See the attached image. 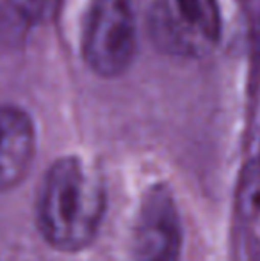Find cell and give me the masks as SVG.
Listing matches in <instances>:
<instances>
[{
  "label": "cell",
  "mask_w": 260,
  "mask_h": 261,
  "mask_svg": "<svg viewBox=\"0 0 260 261\" xmlns=\"http://www.w3.org/2000/svg\"><path fill=\"white\" fill-rule=\"evenodd\" d=\"M146 32L166 55L205 57L221 41V7L218 0H153L146 13Z\"/></svg>",
  "instance_id": "cell-2"
},
{
  "label": "cell",
  "mask_w": 260,
  "mask_h": 261,
  "mask_svg": "<svg viewBox=\"0 0 260 261\" xmlns=\"http://www.w3.org/2000/svg\"><path fill=\"white\" fill-rule=\"evenodd\" d=\"M134 0H89L80 32L87 68L102 79L123 75L137 54Z\"/></svg>",
  "instance_id": "cell-3"
},
{
  "label": "cell",
  "mask_w": 260,
  "mask_h": 261,
  "mask_svg": "<svg viewBox=\"0 0 260 261\" xmlns=\"http://www.w3.org/2000/svg\"><path fill=\"white\" fill-rule=\"evenodd\" d=\"M43 13L38 0H0V45L20 38Z\"/></svg>",
  "instance_id": "cell-6"
},
{
  "label": "cell",
  "mask_w": 260,
  "mask_h": 261,
  "mask_svg": "<svg viewBox=\"0 0 260 261\" xmlns=\"http://www.w3.org/2000/svg\"><path fill=\"white\" fill-rule=\"evenodd\" d=\"M130 261H182V226L177 203L166 185L145 190L137 208Z\"/></svg>",
  "instance_id": "cell-4"
},
{
  "label": "cell",
  "mask_w": 260,
  "mask_h": 261,
  "mask_svg": "<svg viewBox=\"0 0 260 261\" xmlns=\"http://www.w3.org/2000/svg\"><path fill=\"white\" fill-rule=\"evenodd\" d=\"M107 210L105 183L79 156L57 158L39 187V233L54 249L79 252L100 233Z\"/></svg>",
  "instance_id": "cell-1"
},
{
  "label": "cell",
  "mask_w": 260,
  "mask_h": 261,
  "mask_svg": "<svg viewBox=\"0 0 260 261\" xmlns=\"http://www.w3.org/2000/svg\"><path fill=\"white\" fill-rule=\"evenodd\" d=\"M36 153V130L27 112L0 107V192L25 178Z\"/></svg>",
  "instance_id": "cell-5"
},
{
  "label": "cell",
  "mask_w": 260,
  "mask_h": 261,
  "mask_svg": "<svg viewBox=\"0 0 260 261\" xmlns=\"http://www.w3.org/2000/svg\"><path fill=\"white\" fill-rule=\"evenodd\" d=\"M246 13L253 38L260 41V0H246Z\"/></svg>",
  "instance_id": "cell-7"
},
{
  "label": "cell",
  "mask_w": 260,
  "mask_h": 261,
  "mask_svg": "<svg viewBox=\"0 0 260 261\" xmlns=\"http://www.w3.org/2000/svg\"><path fill=\"white\" fill-rule=\"evenodd\" d=\"M54 2H56V0H39V4H41L43 11H46V9H49V7L52 6Z\"/></svg>",
  "instance_id": "cell-8"
}]
</instances>
